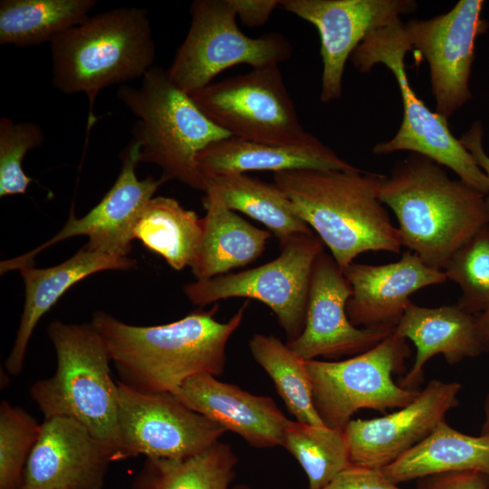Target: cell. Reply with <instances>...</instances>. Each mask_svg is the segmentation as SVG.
<instances>
[{
  "label": "cell",
  "instance_id": "cell-1",
  "mask_svg": "<svg viewBox=\"0 0 489 489\" xmlns=\"http://www.w3.org/2000/svg\"><path fill=\"white\" fill-rule=\"evenodd\" d=\"M247 306L225 322L215 318L216 304L161 325H132L102 311L91 323L105 340L120 383L141 392L173 393L197 374L224 372L226 344Z\"/></svg>",
  "mask_w": 489,
  "mask_h": 489
},
{
  "label": "cell",
  "instance_id": "cell-2",
  "mask_svg": "<svg viewBox=\"0 0 489 489\" xmlns=\"http://www.w3.org/2000/svg\"><path fill=\"white\" fill-rule=\"evenodd\" d=\"M379 197L398 220L402 246L436 270L444 271L453 254L489 225L486 196L420 154L395 163L382 178Z\"/></svg>",
  "mask_w": 489,
  "mask_h": 489
},
{
  "label": "cell",
  "instance_id": "cell-3",
  "mask_svg": "<svg viewBox=\"0 0 489 489\" xmlns=\"http://www.w3.org/2000/svg\"><path fill=\"white\" fill-rule=\"evenodd\" d=\"M384 175L353 169H293L273 174L292 211L331 251L341 270L360 254L402 248L379 192Z\"/></svg>",
  "mask_w": 489,
  "mask_h": 489
},
{
  "label": "cell",
  "instance_id": "cell-4",
  "mask_svg": "<svg viewBox=\"0 0 489 489\" xmlns=\"http://www.w3.org/2000/svg\"><path fill=\"white\" fill-rule=\"evenodd\" d=\"M50 45L53 86L65 94L87 95L89 128L100 91L142 78L154 66L156 57L149 12L139 7H118L89 15Z\"/></svg>",
  "mask_w": 489,
  "mask_h": 489
},
{
  "label": "cell",
  "instance_id": "cell-5",
  "mask_svg": "<svg viewBox=\"0 0 489 489\" xmlns=\"http://www.w3.org/2000/svg\"><path fill=\"white\" fill-rule=\"evenodd\" d=\"M56 354L54 374L29 389L43 418L76 419L124 458L119 425V383L110 373L111 358L102 336L91 323L59 320L47 327Z\"/></svg>",
  "mask_w": 489,
  "mask_h": 489
},
{
  "label": "cell",
  "instance_id": "cell-6",
  "mask_svg": "<svg viewBox=\"0 0 489 489\" xmlns=\"http://www.w3.org/2000/svg\"><path fill=\"white\" fill-rule=\"evenodd\" d=\"M117 96L139 119L132 139L139 143V162L158 166L166 181L177 180L205 192L206 179L197 157L206 146L231 136L214 124L160 66H152L139 87L120 85Z\"/></svg>",
  "mask_w": 489,
  "mask_h": 489
},
{
  "label": "cell",
  "instance_id": "cell-7",
  "mask_svg": "<svg viewBox=\"0 0 489 489\" xmlns=\"http://www.w3.org/2000/svg\"><path fill=\"white\" fill-rule=\"evenodd\" d=\"M408 52H411V45L399 19L369 34L350 55L352 65L362 73L370 72L377 64L385 65L394 75L401 96L403 118L399 129L389 140L374 145L372 152L379 156L410 151L426 156L487 196V177L453 135L448 120L430 110L410 86L405 64Z\"/></svg>",
  "mask_w": 489,
  "mask_h": 489
},
{
  "label": "cell",
  "instance_id": "cell-8",
  "mask_svg": "<svg viewBox=\"0 0 489 489\" xmlns=\"http://www.w3.org/2000/svg\"><path fill=\"white\" fill-rule=\"evenodd\" d=\"M410 355L406 339L394 331L371 349L340 361L304 360L314 408L325 427L344 430L360 408L386 412L404 408L420 390L396 384Z\"/></svg>",
  "mask_w": 489,
  "mask_h": 489
},
{
  "label": "cell",
  "instance_id": "cell-9",
  "mask_svg": "<svg viewBox=\"0 0 489 489\" xmlns=\"http://www.w3.org/2000/svg\"><path fill=\"white\" fill-rule=\"evenodd\" d=\"M190 15L187 34L168 69L171 82L188 94L232 66L280 65L292 54L291 43L280 33L245 35L229 0H195Z\"/></svg>",
  "mask_w": 489,
  "mask_h": 489
},
{
  "label": "cell",
  "instance_id": "cell-10",
  "mask_svg": "<svg viewBox=\"0 0 489 489\" xmlns=\"http://www.w3.org/2000/svg\"><path fill=\"white\" fill-rule=\"evenodd\" d=\"M281 254L258 267L226 273L184 286L187 299L206 306L228 298H249L276 315L287 342L303 331L314 263L323 243L313 233L296 235L280 244Z\"/></svg>",
  "mask_w": 489,
  "mask_h": 489
},
{
  "label": "cell",
  "instance_id": "cell-11",
  "mask_svg": "<svg viewBox=\"0 0 489 489\" xmlns=\"http://www.w3.org/2000/svg\"><path fill=\"white\" fill-rule=\"evenodd\" d=\"M189 95L202 112L231 137L292 144L309 135L300 122L280 65L254 68Z\"/></svg>",
  "mask_w": 489,
  "mask_h": 489
},
{
  "label": "cell",
  "instance_id": "cell-12",
  "mask_svg": "<svg viewBox=\"0 0 489 489\" xmlns=\"http://www.w3.org/2000/svg\"><path fill=\"white\" fill-rule=\"evenodd\" d=\"M118 383L123 457L183 459L207 449L226 432L172 393L141 392Z\"/></svg>",
  "mask_w": 489,
  "mask_h": 489
},
{
  "label": "cell",
  "instance_id": "cell-13",
  "mask_svg": "<svg viewBox=\"0 0 489 489\" xmlns=\"http://www.w3.org/2000/svg\"><path fill=\"white\" fill-rule=\"evenodd\" d=\"M484 0H460L445 14L403 22L411 51L427 60L436 112L449 119L472 99L475 41L488 29Z\"/></svg>",
  "mask_w": 489,
  "mask_h": 489
},
{
  "label": "cell",
  "instance_id": "cell-14",
  "mask_svg": "<svg viewBox=\"0 0 489 489\" xmlns=\"http://www.w3.org/2000/svg\"><path fill=\"white\" fill-rule=\"evenodd\" d=\"M120 174L101 200L82 217L73 209L63 227L34 249L0 263V273L34 265V257L46 248L74 236H87L88 244L106 252L128 256L131 249L134 226L154 193L167 181L151 176L139 179L136 173L139 162V143L132 139L120 155Z\"/></svg>",
  "mask_w": 489,
  "mask_h": 489
},
{
  "label": "cell",
  "instance_id": "cell-15",
  "mask_svg": "<svg viewBox=\"0 0 489 489\" xmlns=\"http://www.w3.org/2000/svg\"><path fill=\"white\" fill-rule=\"evenodd\" d=\"M280 6L313 24L322 60L320 99L341 97L347 61L372 32L388 26L418 6L414 0H281Z\"/></svg>",
  "mask_w": 489,
  "mask_h": 489
},
{
  "label": "cell",
  "instance_id": "cell-16",
  "mask_svg": "<svg viewBox=\"0 0 489 489\" xmlns=\"http://www.w3.org/2000/svg\"><path fill=\"white\" fill-rule=\"evenodd\" d=\"M459 382L430 380L417 397L397 412L350 420L344 435L352 465L381 470L428 436L458 406Z\"/></svg>",
  "mask_w": 489,
  "mask_h": 489
},
{
  "label": "cell",
  "instance_id": "cell-17",
  "mask_svg": "<svg viewBox=\"0 0 489 489\" xmlns=\"http://www.w3.org/2000/svg\"><path fill=\"white\" fill-rule=\"evenodd\" d=\"M118 459L76 419H44L20 489H102L110 464Z\"/></svg>",
  "mask_w": 489,
  "mask_h": 489
},
{
  "label": "cell",
  "instance_id": "cell-18",
  "mask_svg": "<svg viewBox=\"0 0 489 489\" xmlns=\"http://www.w3.org/2000/svg\"><path fill=\"white\" fill-rule=\"evenodd\" d=\"M351 287L334 258L323 250L312 269L303 331L288 347L305 360L338 359L362 353L388 336L389 331L358 328L349 320Z\"/></svg>",
  "mask_w": 489,
  "mask_h": 489
},
{
  "label": "cell",
  "instance_id": "cell-19",
  "mask_svg": "<svg viewBox=\"0 0 489 489\" xmlns=\"http://www.w3.org/2000/svg\"><path fill=\"white\" fill-rule=\"evenodd\" d=\"M342 272L351 287L346 305L350 321L358 328L389 331L401 320L412 293L446 281L443 271L427 266L409 250L394 263L352 262Z\"/></svg>",
  "mask_w": 489,
  "mask_h": 489
},
{
  "label": "cell",
  "instance_id": "cell-20",
  "mask_svg": "<svg viewBox=\"0 0 489 489\" xmlns=\"http://www.w3.org/2000/svg\"><path fill=\"white\" fill-rule=\"evenodd\" d=\"M172 394L188 408L239 435L255 448L282 446L291 421L270 397L254 395L209 373L187 379Z\"/></svg>",
  "mask_w": 489,
  "mask_h": 489
},
{
  "label": "cell",
  "instance_id": "cell-21",
  "mask_svg": "<svg viewBox=\"0 0 489 489\" xmlns=\"http://www.w3.org/2000/svg\"><path fill=\"white\" fill-rule=\"evenodd\" d=\"M135 264L129 256L111 254L87 243L59 264L47 268L34 265L21 268L24 303L14 342L5 362L7 372L12 376L22 372L28 343L37 323L71 287L99 272L129 270Z\"/></svg>",
  "mask_w": 489,
  "mask_h": 489
},
{
  "label": "cell",
  "instance_id": "cell-22",
  "mask_svg": "<svg viewBox=\"0 0 489 489\" xmlns=\"http://www.w3.org/2000/svg\"><path fill=\"white\" fill-rule=\"evenodd\" d=\"M205 177L249 171L274 173L293 169H353L312 134L292 144H274L228 137L206 146L197 157Z\"/></svg>",
  "mask_w": 489,
  "mask_h": 489
},
{
  "label": "cell",
  "instance_id": "cell-23",
  "mask_svg": "<svg viewBox=\"0 0 489 489\" xmlns=\"http://www.w3.org/2000/svg\"><path fill=\"white\" fill-rule=\"evenodd\" d=\"M394 332L417 349L412 368L398 384L406 389L416 390L423 379V367L433 356L443 354L449 364H455L484 352L476 315L457 304L430 308L411 302Z\"/></svg>",
  "mask_w": 489,
  "mask_h": 489
},
{
  "label": "cell",
  "instance_id": "cell-24",
  "mask_svg": "<svg viewBox=\"0 0 489 489\" xmlns=\"http://www.w3.org/2000/svg\"><path fill=\"white\" fill-rule=\"evenodd\" d=\"M204 206L201 240L190 267L197 281L226 274L263 254L271 236L269 230L248 223L211 190L205 192Z\"/></svg>",
  "mask_w": 489,
  "mask_h": 489
},
{
  "label": "cell",
  "instance_id": "cell-25",
  "mask_svg": "<svg viewBox=\"0 0 489 489\" xmlns=\"http://www.w3.org/2000/svg\"><path fill=\"white\" fill-rule=\"evenodd\" d=\"M475 470L489 476V436L461 433L444 420L421 442L381 469L398 484L426 476Z\"/></svg>",
  "mask_w": 489,
  "mask_h": 489
},
{
  "label": "cell",
  "instance_id": "cell-26",
  "mask_svg": "<svg viewBox=\"0 0 489 489\" xmlns=\"http://www.w3.org/2000/svg\"><path fill=\"white\" fill-rule=\"evenodd\" d=\"M206 179V190L216 193L229 209L264 225L280 244L293 235L312 233L292 211L286 196L275 183L245 173L222 174Z\"/></svg>",
  "mask_w": 489,
  "mask_h": 489
},
{
  "label": "cell",
  "instance_id": "cell-27",
  "mask_svg": "<svg viewBox=\"0 0 489 489\" xmlns=\"http://www.w3.org/2000/svg\"><path fill=\"white\" fill-rule=\"evenodd\" d=\"M201 235V218L197 213L168 197H152L133 229V239L162 256L177 271L191 267Z\"/></svg>",
  "mask_w": 489,
  "mask_h": 489
},
{
  "label": "cell",
  "instance_id": "cell-28",
  "mask_svg": "<svg viewBox=\"0 0 489 489\" xmlns=\"http://www.w3.org/2000/svg\"><path fill=\"white\" fill-rule=\"evenodd\" d=\"M96 5V0H1L0 44L27 48L51 43Z\"/></svg>",
  "mask_w": 489,
  "mask_h": 489
},
{
  "label": "cell",
  "instance_id": "cell-29",
  "mask_svg": "<svg viewBox=\"0 0 489 489\" xmlns=\"http://www.w3.org/2000/svg\"><path fill=\"white\" fill-rule=\"evenodd\" d=\"M237 456L229 445L217 441L183 459L147 458L132 489H250L231 487Z\"/></svg>",
  "mask_w": 489,
  "mask_h": 489
},
{
  "label": "cell",
  "instance_id": "cell-30",
  "mask_svg": "<svg viewBox=\"0 0 489 489\" xmlns=\"http://www.w3.org/2000/svg\"><path fill=\"white\" fill-rule=\"evenodd\" d=\"M249 349L296 421L325 427L313 405L305 360L272 335L255 333L249 340Z\"/></svg>",
  "mask_w": 489,
  "mask_h": 489
},
{
  "label": "cell",
  "instance_id": "cell-31",
  "mask_svg": "<svg viewBox=\"0 0 489 489\" xmlns=\"http://www.w3.org/2000/svg\"><path fill=\"white\" fill-rule=\"evenodd\" d=\"M304 470L309 489H321L352 465L344 430L290 421L282 443Z\"/></svg>",
  "mask_w": 489,
  "mask_h": 489
},
{
  "label": "cell",
  "instance_id": "cell-32",
  "mask_svg": "<svg viewBox=\"0 0 489 489\" xmlns=\"http://www.w3.org/2000/svg\"><path fill=\"white\" fill-rule=\"evenodd\" d=\"M444 273L458 284L457 305L472 314L489 308V225L464 244L450 258Z\"/></svg>",
  "mask_w": 489,
  "mask_h": 489
},
{
  "label": "cell",
  "instance_id": "cell-33",
  "mask_svg": "<svg viewBox=\"0 0 489 489\" xmlns=\"http://www.w3.org/2000/svg\"><path fill=\"white\" fill-rule=\"evenodd\" d=\"M41 424L6 400L0 403V489H20Z\"/></svg>",
  "mask_w": 489,
  "mask_h": 489
},
{
  "label": "cell",
  "instance_id": "cell-34",
  "mask_svg": "<svg viewBox=\"0 0 489 489\" xmlns=\"http://www.w3.org/2000/svg\"><path fill=\"white\" fill-rule=\"evenodd\" d=\"M45 140L40 126L31 121L14 122L0 119V197L25 194L33 179L23 168L28 151L41 147Z\"/></svg>",
  "mask_w": 489,
  "mask_h": 489
},
{
  "label": "cell",
  "instance_id": "cell-35",
  "mask_svg": "<svg viewBox=\"0 0 489 489\" xmlns=\"http://www.w3.org/2000/svg\"><path fill=\"white\" fill-rule=\"evenodd\" d=\"M321 489H401L381 470L351 465Z\"/></svg>",
  "mask_w": 489,
  "mask_h": 489
},
{
  "label": "cell",
  "instance_id": "cell-36",
  "mask_svg": "<svg viewBox=\"0 0 489 489\" xmlns=\"http://www.w3.org/2000/svg\"><path fill=\"white\" fill-rule=\"evenodd\" d=\"M417 489H489V476L475 470L433 475L420 478Z\"/></svg>",
  "mask_w": 489,
  "mask_h": 489
},
{
  "label": "cell",
  "instance_id": "cell-37",
  "mask_svg": "<svg viewBox=\"0 0 489 489\" xmlns=\"http://www.w3.org/2000/svg\"><path fill=\"white\" fill-rule=\"evenodd\" d=\"M236 17L250 28L264 25L280 6L279 0H229Z\"/></svg>",
  "mask_w": 489,
  "mask_h": 489
},
{
  "label": "cell",
  "instance_id": "cell-38",
  "mask_svg": "<svg viewBox=\"0 0 489 489\" xmlns=\"http://www.w3.org/2000/svg\"><path fill=\"white\" fill-rule=\"evenodd\" d=\"M484 128L479 120H475L469 129L459 139L464 147L472 155L477 166L484 171L489 180V156L483 146ZM489 206V193L486 196Z\"/></svg>",
  "mask_w": 489,
  "mask_h": 489
},
{
  "label": "cell",
  "instance_id": "cell-39",
  "mask_svg": "<svg viewBox=\"0 0 489 489\" xmlns=\"http://www.w3.org/2000/svg\"><path fill=\"white\" fill-rule=\"evenodd\" d=\"M477 331L484 351L489 350V308L476 314Z\"/></svg>",
  "mask_w": 489,
  "mask_h": 489
},
{
  "label": "cell",
  "instance_id": "cell-40",
  "mask_svg": "<svg viewBox=\"0 0 489 489\" xmlns=\"http://www.w3.org/2000/svg\"><path fill=\"white\" fill-rule=\"evenodd\" d=\"M481 435L489 436V395L484 401V421L482 426Z\"/></svg>",
  "mask_w": 489,
  "mask_h": 489
}]
</instances>
